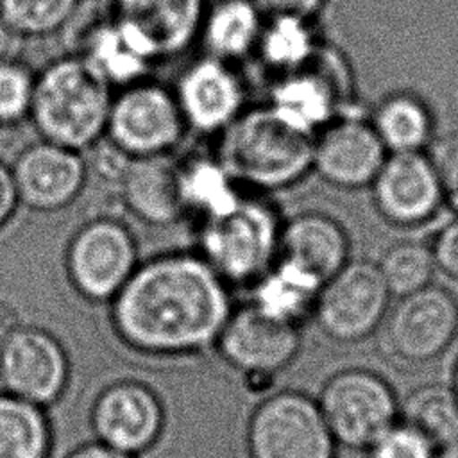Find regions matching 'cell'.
Segmentation results:
<instances>
[{"label":"cell","instance_id":"32","mask_svg":"<svg viewBox=\"0 0 458 458\" xmlns=\"http://www.w3.org/2000/svg\"><path fill=\"white\" fill-rule=\"evenodd\" d=\"M36 73L13 59L0 61V123H14L29 116Z\"/></svg>","mask_w":458,"mask_h":458},{"label":"cell","instance_id":"40","mask_svg":"<svg viewBox=\"0 0 458 458\" xmlns=\"http://www.w3.org/2000/svg\"><path fill=\"white\" fill-rule=\"evenodd\" d=\"M16 39H20V38L16 34H13L4 23H0V61L13 59L9 50L14 47Z\"/></svg>","mask_w":458,"mask_h":458},{"label":"cell","instance_id":"29","mask_svg":"<svg viewBox=\"0 0 458 458\" xmlns=\"http://www.w3.org/2000/svg\"><path fill=\"white\" fill-rule=\"evenodd\" d=\"M403 415L435 447L458 442V397L449 386L429 383L415 388L403 404Z\"/></svg>","mask_w":458,"mask_h":458},{"label":"cell","instance_id":"14","mask_svg":"<svg viewBox=\"0 0 458 458\" xmlns=\"http://www.w3.org/2000/svg\"><path fill=\"white\" fill-rule=\"evenodd\" d=\"M68 374L66 351L41 327L23 324L0 347V377L5 388L38 406L61 397Z\"/></svg>","mask_w":458,"mask_h":458},{"label":"cell","instance_id":"34","mask_svg":"<svg viewBox=\"0 0 458 458\" xmlns=\"http://www.w3.org/2000/svg\"><path fill=\"white\" fill-rule=\"evenodd\" d=\"M428 157L440 181L444 202L458 213V132L438 138Z\"/></svg>","mask_w":458,"mask_h":458},{"label":"cell","instance_id":"4","mask_svg":"<svg viewBox=\"0 0 458 458\" xmlns=\"http://www.w3.org/2000/svg\"><path fill=\"white\" fill-rule=\"evenodd\" d=\"M283 220L261 197H242L227 213L202 220L199 254L227 283L250 286L279 258Z\"/></svg>","mask_w":458,"mask_h":458},{"label":"cell","instance_id":"7","mask_svg":"<svg viewBox=\"0 0 458 458\" xmlns=\"http://www.w3.org/2000/svg\"><path fill=\"white\" fill-rule=\"evenodd\" d=\"M138 265V243L131 229L111 216L82 224L64 252L66 276L89 302H111Z\"/></svg>","mask_w":458,"mask_h":458},{"label":"cell","instance_id":"2","mask_svg":"<svg viewBox=\"0 0 458 458\" xmlns=\"http://www.w3.org/2000/svg\"><path fill=\"white\" fill-rule=\"evenodd\" d=\"M315 134L295 127L267 102L243 109L220 132L216 157L238 184L261 191L297 184L313 161Z\"/></svg>","mask_w":458,"mask_h":458},{"label":"cell","instance_id":"23","mask_svg":"<svg viewBox=\"0 0 458 458\" xmlns=\"http://www.w3.org/2000/svg\"><path fill=\"white\" fill-rule=\"evenodd\" d=\"M263 23L252 0H216L206 7L199 38L206 55L234 64L254 54Z\"/></svg>","mask_w":458,"mask_h":458},{"label":"cell","instance_id":"15","mask_svg":"<svg viewBox=\"0 0 458 458\" xmlns=\"http://www.w3.org/2000/svg\"><path fill=\"white\" fill-rule=\"evenodd\" d=\"M385 150L370 120L352 109L315 134L311 170L331 186L363 188L377 175L386 159Z\"/></svg>","mask_w":458,"mask_h":458},{"label":"cell","instance_id":"12","mask_svg":"<svg viewBox=\"0 0 458 458\" xmlns=\"http://www.w3.org/2000/svg\"><path fill=\"white\" fill-rule=\"evenodd\" d=\"M458 331V302L440 288L428 284L401 297L386 317L385 345L403 363L422 365L440 356Z\"/></svg>","mask_w":458,"mask_h":458},{"label":"cell","instance_id":"22","mask_svg":"<svg viewBox=\"0 0 458 458\" xmlns=\"http://www.w3.org/2000/svg\"><path fill=\"white\" fill-rule=\"evenodd\" d=\"M322 281L306 268L277 258L274 265L265 270L250 284V304L261 313L299 326L315 313Z\"/></svg>","mask_w":458,"mask_h":458},{"label":"cell","instance_id":"10","mask_svg":"<svg viewBox=\"0 0 458 458\" xmlns=\"http://www.w3.org/2000/svg\"><path fill=\"white\" fill-rule=\"evenodd\" d=\"M302 345L301 327L261 313L250 302L233 308L216 347L222 358L240 370L250 390L267 388L268 381L288 367Z\"/></svg>","mask_w":458,"mask_h":458},{"label":"cell","instance_id":"28","mask_svg":"<svg viewBox=\"0 0 458 458\" xmlns=\"http://www.w3.org/2000/svg\"><path fill=\"white\" fill-rule=\"evenodd\" d=\"M50 426L41 406L0 395V458H47Z\"/></svg>","mask_w":458,"mask_h":458},{"label":"cell","instance_id":"16","mask_svg":"<svg viewBox=\"0 0 458 458\" xmlns=\"http://www.w3.org/2000/svg\"><path fill=\"white\" fill-rule=\"evenodd\" d=\"M11 174L25 208L52 213L68 208L82 193L88 165L81 152L41 140L20 152Z\"/></svg>","mask_w":458,"mask_h":458},{"label":"cell","instance_id":"6","mask_svg":"<svg viewBox=\"0 0 458 458\" xmlns=\"http://www.w3.org/2000/svg\"><path fill=\"white\" fill-rule=\"evenodd\" d=\"M186 129L174 89L143 79L113 97L106 140L129 157L165 156L182 141Z\"/></svg>","mask_w":458,"mask_h":458},{"label":"cell","instance_id":"11","mask_svg":"<svg viewBox=\"0 0 458 458\" xmlns=\"http://www.w3.org/2000/svg\"><path fill=\"white\" fill-rule=\"evenodd\" d=\"M390 290L377 265L347 261L318 293L313 317L333 340L351 344L372 335L383 322Z\"/></svg>","mask_w":458,"mask_h":458},{"label":"cell","instance_id":"27","mask_svg":"<svg viewBox=\"0 0 458 458\" xmlns=\"http://www.w3.org/2000/svg\"><path fill=\"white\" fill-rule=\"evenodd\" d=\"M370 123L385 148L392 152H420L433 129L428 107L408 93L385 98L376 107Z\"/></svg>","mask_w":458,"mask_h":458},{"label":"cell","instance_id":"13","mask_svg":"<svg viewBox=\"0 0 458 458\" xmlns=\"http://www.w3.org/2000/svg\"><path fill=\"white\" fill-rule=\"evenodd\" d=\"M204 0H114L111 18L150 63L170 59L199 38Z\"/></svg>","mask_w":458,"mask_h":458},{"label":"cell","instance_id":"1","mask_svg":"<svg viewBox=\"0 0 458 458\" xmlns=\"http://www.w3.org/2000/svg\"><path fill=\"white\" fill-rule=\"evenodd\" d=\"M233 311L229 284L197 252H168L136 267L109 302L118 338L150 356L206 351Z\"/></svg>","mask_w":458,"mask_h":458},{"label":"cell","instance_id":"9","mask_svg":"<svg viewBox=\"0 0 458 458\" xmlns=\"http://www.w3.org/2000/svg\"><path fill=\"white\" fill-rule=\"evenodd\" d=\"M335 444L318 403L293 390L267 397L247 426L250 458H333Z\"/></svg>","mask_w":458,"mask_h":458},{"label":"cell","instance_id":"36","mask_svg":"<svg viewBox=\"0 0 458 458\" xmlns=\"http://www.w3.org/2000/svg\"><path fill=\"white\" fill-rule=\"evenodd\" d=\"M265 16H299L313 20L327 0H252Z\"/></svg>","mask_w":458,"mask_h":458},{"label":"cell","instance_id":"18","mask_svg":"<svg viewBox=\"0 0 458 458\" xmlns=\"http://www.w3.org/2000/svg\"><path fill=\"white\" fill-rule=\"evenodd\" d=\"M174 95L188 129L220 134L243 111L245 91L233 64L204 55L179 77Z\"/></svg>","mask_w":458,"mask_h":458},{"label":"cell","instance_id":"24","mask_svg":"<svg viewBox=\"0 0 458 458\" xmlns=\"http://www.w3.org/2000/svg\"><path fill=\"white\" fill-rule=\"evenodd\" d=\"M77 55L82 57L111 88H123L147 79L150 66L154 64L132 47L111 16L98 20L86 29Z\"/></svg>","mask_w":458,"mask_h":458},{"label":"cell","instance_id":"8","mask_svg":"<svg viewBox=\"0 0 458 458\" xmlns=\"http://www.w3.org/2000/svg\"><path fill=\"white\" fill-rule=\"evenodd\" d=\"M318 408L336 444L369 449L395 424L397 399L390 385L365 369L340 370L324 385Z\"/></svg>","mask_w":458,"mask_h":458},{"label":"cell","instance_id":"17","mask_svg":"<svg viewBox=\"0 0 458 458\" xmlns=\"http://www.w3.org/2000/svg\"><path fill=\"white\" fill-rule=\"evenodd\" d=\"M165 420L159 397L140 381H116L95 399L91 426L98 442L136 454L150 447Z\"/></svg>","mask_w":458,"mask_h":458},{"label":"cell","instance_id":"38","mask_svg":"<svg viewBox=\"0 0 458 458\" xmlns=\"http://www.w3.org/2000/svg\"><path fill=\"white\" fill-rule=\"evenodd\" d=\"M20 326H23L20 310L7 299L0 297V347Z\"/></svg>","mask_w":458,"mask_h":458},{"label":"cell","instance_id":"39","mask_svg":"<svg viewBox=\"0 0 458 458\" xmlns=\"http://www.w3.org/2000/svg\"><path fill=\"white\" fill-rule=\"evenodd\" d=\"M68 458H134V456L129 453L118 451L114 447H109L102 442H95V444H86L79 447Z\"/></svg>","mask_w":458,"mask_h":458},{"label":"cell","instance_id":"25","mask_svg":"<svg viewBox=\"0 0 458 458\" xmlns=\"http://www.w3.org/2000/svg\"><path fill=\"white\" fill-rule=\"evenodd\" d=\"M322 47L313 20L299 16H265L256 57L274 77L308 64Z\"/></svg>","mask_w":458,"mask_h":458},{"label":"cell","instance_id":"26","mask_svg":"<svg viewBox=\"0 0 458 458\" xmlns=\"http://www.w3.org/2000/svg\"><path fill=\"white\" fill-rule=\"evenodd\" d=\"M181 195L186 213L206 218L231 211L243 197L238 182L216 156H191L179 161Z\"/></svg>","mask_w":458,"mask_h":458},{"label":"cell","instance_id":"30","mask_svg":"<svg viewBox=\"0 0 458 458\" xmlns=\"http://www.w3.org/2000/svg\"><path fill=\"white\" fill-rule=\"evenodd\" d=\"M81 0H0V23L18 38H47L59 32Z\"/></svg>","mask_w":458,"mask_h":458},{"label":"cell","instance_id":"5","mask_svg":"<svg viewBox=\"0 0 458 458\" xmlns=\"http://www.w3.org/2000/svg\"><path fill=\"white\" fill-rule=\"evenodd\" d=\"M267 104L295 127L317 134L354 109L349 63L336 48L322 43L308 64L274 77Z\"/></svg>","mask_w":458,"mask_h":458},{"label":"cell","instance_id":"19","mask_svg":"<svg viewBox=\"0 0 458 458\" xmlns=\"http://www.w3.org/2000/svg\"><path fill=\"white\" fill-rule=\"evenodd\" d=\"M377 211L392 224L417 225L429 220L444 202L437 172L422 152H394L372 181Z\"/></svg>","mask_w":458,"mask_h":458},{"label":"cell","instance_id":"41","mask_svg":"<svg viewBox=\"0 0 458 458\" xmlns=\"http://www.w3.org/2000/svg\"><path fill=\"white\" fill-rule=\"evenodd\" d=\"M433 458H458V442H453L449 445L440 447V451L435 453Z\"/></svg>","mask_w":458,"mask_h":458},{"label":"cell","instance_id":"35","mask_svg":"<svg viewBox=\"0 0 458 458\" xmlns=\"http://www.w3.org/2000/svg\"><path fill=\"white\" fill-rule=\"evenodd\" d=\"M433 258L444 274L458 279V220L442 229L433 249Z\"/></svg>","mask_w":458,"mask_h":458},{"label":"cell","instance_id":"20","mask_svg":"<svg viewBox=\"0 0 458 458\" xmlns=\"http://www.w3.org/2000/svg\"><path fill=\"white\" fill-rule=\"evenodd\" d=\"M123 206L148 225H170L184 215L181 166L172 154L129 157L116 181Z\"/></svg>","mask_w":458,"mask_h":458},{"label":"cell","instance_id":"42","mask_svg":"<svg viewBox=\"0 0 458 458\" xmlns=\"http://www.w3.org/2000/svg\"><path fill=\"white\" fill-rule=\"evenodd\" d=\"M453 392H454V394H456V397H458V361H456L454 374H453Z\"/></svg>","mask_w":458,"mask_h":458},{"label":"cell","instance_id":"21","mask_svg":"<svg viewBox=\"0 0 458 458\" xmlns=\"http://www.w3.org/2000/svg\"><path fill=\"white\" fill-rule=\"evenodd\" d=\"M349 252L345 229L326 213L304 211L283 222L279 258L306 268L322 283L349 261Z\"/></svg>","mask_w":458,"mask_h":458},{"label":"cell","instance_id":"33","mask_svg":"<svg viewBox=\"0 0 458 458\" xmlns=\"http://www.w3.org/2000/svg\"><path fill=\"white\" fill-rule=\"evenodd\" d=\"M435 445L417 429L403 424H394L370 447L369 458H433Z\"/></svg>","mask_w":458,"mask_h":458},{"label":"cell","instance_id":"3","mask_svg":"<svg viewBox=\"0 0 458 458\" xmlns=\"http://www.w3.org/2000/svg\"><path fill=\"white\" fill-rule=\"evenodd\" d=\"M111 102V86L75 54L36 75L29 116L41 140L82 152L106 136Z\"/></svg>","mask_w":458,"mask_h":458},{"label":"cell","instance_id":"37","mask_svg":"<svg viewBox=\"0 0 458 458\" xmlns=\"http://www.w3.org/2000/svg\"><path fill=\"white\" fill-rule=\"evenodd\" d=\"M18 202L20 200L13 174L5 165L0 163V227H4L11 220Z\"/></svg>","mask_w":458,"mask_h":458},{"label":"cell","instance_id":"31","mask_svg":"<svg viewBox=\"0 0 458 458\" xmlns=\"http://www.w3.org/2000/svg\"><path fill=\"white\" fill-rule=\"evenodd\" d=\"M377 267L390 293L404 297L429 284L435 258L433 250L422 243L401 242L383 254Z\"/></svg>","mask_w":458,"mask_h":458}]
</instances>
